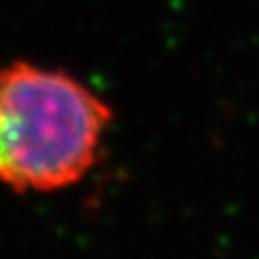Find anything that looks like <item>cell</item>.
<instances>
[{
    "label": "cell",
    "instance_id": "6da1fadb",
    "mask_svg": "<svg viewBox=\"0 0 259 259\" xmlns=\"http://www.w3.org/2000/svg\"><path fill=\"white\" fill-rule=\"evenodd\" d=\"M112 122L108 102L59 68L17 59L0 68V184L49 194L96 165Z\"/></svg>",
    "mask_w": 259,
    "mask_h": 259
}]
</instances>
